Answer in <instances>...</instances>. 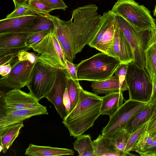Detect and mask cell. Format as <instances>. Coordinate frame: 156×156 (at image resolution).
<instances>
[{"label": "cell", "mask_w": 156, "mask_h": 156, "mask_svg": "<svg viewBox=\"0 0 156 156\" xmlns=\"http://www.w3.org/2000/svg\"><path fill=\"white\" fill-rule=\"evenodd\" d=\"M28 60L16 58L10 65L11 69L7 75L0 79V90L5 92L13 89H20L29 83L35 64Z\"/></svg>", "instance_id": "cell-8"}, {"label": "cell", "mask_w": 156, "mask_h": 156, "mask_svg": "<svg viewBox=\"0 0 156 156\" xmlns=\"http://www.w3.org/2000/svg\"><path fill=\"white\" fill-rule=\"evenodd\" d=\"M74 151L67 148L36 145L31 144L25 150V154L29 156H57L74 154Z\"/></svg>", "instance_id": "cell-20"}, {"label": "cell", "mask_w": 156, "mask_h": 156, "mask_svg": "<svg viewBox=\"0 0 156 156\" xmlns=\"http://www.w3.org/2000/svg\"><path fill=\"white\" fill-rule=\"evenodd\" d=\"M148 122L146 123L139 129L130 134L123 152V156L128 155L130 151H133L140 135L146 130Z\"/></svg>", "instance_id": "cell-30"}, {"label": "cell", "mask_w": 156, "mask_h": 156, "mask_svg": "<svg viewBox=\"0 0 156 156\" xmlns=\"http://www.w3.org/2000/svg\"><path fill=\"white\" fill-rule=\"evenodd\" d=\"M102 100V97L81 87L77 103L62 122L70 136L77 138L94 125L101 115Z\"/></svg>", "instance_id": "cell-2"}, {"label": "cell", "mask_w": 156, "mask_h": 156, "mask_svg": "<svg viewBox=\"0 0 156 156\" xmlns=\"http://www.w3.org/2000/svg\"><path fill=\"white\" fill-rule=\"evenodd\" d=\"M95 4L86 5L73 10L71 18L67 21L74 52H81L95 37L103 20L98 14Z\"/></svg>", "instance_id": "cell-1"}, {"label": "cell", "mask_w": 156, "mask_h": 156, "mask_svg": "<svg viewBox=\"0 0 156 156\" xmlns=\"http://www.w3.org/2000/svg\"><path fill=\"white\" fill-rule=\"evenodd\" d=\"M27 3L32 9L39 14H49L53 10L48 5L40 0H29Z\"/></svg>", "instance_id": "cell-33"}, {"label": "cell", "mask_w": 156, "mask_h": 156, "mask_svg": "<svg viewBox=\"0 0 156 156\" xmlns=\"http://www.w3.org/2000/svg\"><path fill=\"white\" fill-rule=\"evenodd\" d=\"M30 93L13 89L6 93L0 92V104L10 109L20 111L42 106Z\"/></svg>", "instance_id": "cell-12"}, {"label": "cell", "mask_w": 156, "mask_h": 156, "mask_svg": "<svg viewBox=\"0 0 156 156\" xmlns=\"http://www.w3.org/2000/svg\"><path fill=\"white\" fill-rule=\"evenodd\" d=\"M146 131L151 137L156 136V119L148 122Z\"/></svg>", "instance_id": "cell-42"}, {"label": "cell", "mask_w": 156, "mask_h": 156, "mask_svg": "<svg viewBox=\"0 0 156 156\" xmlns=\"http://www.w3.org/2000/svg\"><path fill=\"white\" fill-rule=\"evenodd\" d=\"M66 78V88L70 103L68 114L73 109L78 101L82 87L80 84L79 81Z\"/></svg>", "instance_id": "cell-28"}, {"label": "cell", "mask_w": 156, "mask_h": 156, "mask_svg": "<svg viewBox=\"0 0 156 156\" xmlns=\"http://www.w3.org/2000/svg\"><path fill=\"white\" fill-rule=\"evenodd\" d=\"M100 108L101 115L110 116L123 104L124 98L122 92H114L106 94L102 97Z\"/></svg>", "instance_id": "cell-22"}, {"label": "cell", "mask_w": 156, "mask_h": 156, "mask_svg": "<svg viewBox=\"0 0 156 156\" xmlns=\"http://www.w3.org/2000/svg\"><path fill=\"white\" fill-rule=\"evenodd\" d=\"M27 35V33L25 32L0 34V57L19 54L31 49L26 45Z\"/></svg>", "instance_id": "cell-15"}, {"label": "cell", "mask_w": 156, "mask_h": 156, "mask_svg": "<svg viewBox=\"0 0 156 156\" xmlns=\"http://www.w3.org/2000/svg\"><path fill=\"white\" fill-rule=\"evenodd\" d=\"M127 69V64L121 63L114 74L119 76L120 85L124 91L128 90L125 77Z\"/></svg>", "instance_id": "cell-36"}, {"label": "cell", "mask_w": 156, "mask_h": 156, "mask_svg": "<svg viewBox=\"0 0 156 156\" xmlns=\"http://www.w3.org/2000/svg\"><path fill=\"white\" fill-rule=\"evenodd\" d=\"M155 140L154 137H151L146 130L140 136L132 151H140L151 146Z\"/></svg>", "instance_id": "cell-32"}, {"label": "cell", "mask_w": 156, "mask_h": 156, "mask_svg": "<svg viewBox=\"0 0 156 156\" xmlns=\"http://www.w3.org/2000/svg\"><path fill=\"white\" fill-rule=\"evenodd\" d=\"M67 86V78L60 69H57L53 85L46 98L54 105L63 119L68 115L64 98Z\"/></svg>", "instance_id": "cell-13"}, {"label": "cell", "mask_w": 156, "mask_h": 156, "mask_svg": "<svg viewBox=\"0 0 156 156\" xmlns=\"http://www.w3.org/2000/svg\"><path fill=\"white\" fill-rule=\"evenodd\" d=\"M121 63L105 53H97L76 64L78 80L94 82L108 79L113 76Z\"/></svg>", "instance_id": "cell-3"}, {"label": "cell", "mask_w": 156, "mask_h": 156, "mask_svg": "<svg viewBox=\"0 0 156 156\" xmlns=\"http://www.w3.org/2000/svg\"><path fill=\"white\" fill-rule=\"evenodd\" d=\"M11 69V67L10 64L5 65L4 70L0 73L1 76L3 77L7 75L10 72Z\"/></svg>", "instance_id": "cell-46"}, {"label": "cell", "mask_w": 156, "mask_h": 156, "mask_svg": "<svg viewBox=\"0 0 156 156\" xmlns=\"http://www.w3.org/2000/svg\"><path fill=\"white\" fill-rule=\"evenodd\" d=\"M54 29L52 21L46 14L40 15L35 18L33 23L22 32L27 33L51 30Z\"/></svg>", "instance_id": "cell-25"}, {"label": "cell", "mask_w": 156, "mask_h": 156, "mask_svg": "<svg viewBox=\"0 0 156 156\" xmlns=\"http://www.w3.org/2000/svg\"><path fill=\"white\" fill-rule=\"evenodd\" d=\"M32 48L38 53L37 56L38 62L60 69L63 72L66 70V59L54 29L32 46Z\"/></svg>", "instance_id": "cell-6"}, {"label": "cell", "mask_w": 156, "mask_h": 156, "mask_svg": "<svg viewBox=\"0 0 156 156\" xmlns=\"http://www.w3.org/2000/svg\"><path fill=\"white\" fill-rule=\"evenodd\" d=\"M150 104L152 110V115L148 122L152 121L156 119V99Z\"/></svg>", "instance_id": "cell-44"}, {"label": "cell", "mask_w": 156, "mask_h": 156, "mask_svg": "<svg viewBox=\"0 0 156 156\" xmlns=\"http://www.w3.org/2000/svg\"><path fill=\"white\" fill-rule=\"evenodd\" d=\"M94 156H123L122 152L108 137L100 135L92 141Z\"/></svg>", "instance_id": "cell-18"}, {"label": "cell", "mask_w": 156, "mask_h": 156, "mask_svg": "<svg viewBox=\"0 0 156 156\" xmlns=\"http://www.w3.org/2000/svg\"><path fill=\"white\" fill-rule=\"evenodd\" d=\"M91 87L94 92L106 94L124 91L120 85L119 76L116 75L104 80L94 81Z\"/></svg>", "instance_id": "cell-21"}, {"label": "cell", "mask_w": 156, "mask_h": 156, "mask_svg": "<svg viewBox=\"0 0 156 156\" xmlns=\"http://www.w3.org/2000/svg\"><path fill=\"white\" fill-rule=\"evenodd\" d=\"M52 21L54 31L66 58L73 62L76 58L71 40L67 21H64L58 17L46 14Z\"/></svg>", "instance_id": "cell-14"}, {"label": "cell", "mask_w": 156, "mask_h": 156, "mask_svg": "<svg viewBox=\"0 0 156 156\" xmlns=\"http://www.w3.org/2000/svg\"><path fill=\"white\" fill-rule=\"evenodd\" d=\"M37 56V55L34 53L25 51L20 53L18 55L17 58L19 61L28 60L34 64L38 62Z\"/></svg>", "instance_id": "cell-38"}, {"label": "cell", "mask_w": 156, "mask_h": 156, "mask_svg": "<svg viewBox=\"0 0 156 156\" xmlns=\"http://www.w3.org/2000/svg\"><path fill=\"white\" fill-rule=\"evenodd\" d=\"M18 111L23 120L34 116L48 114L46 107L43 105L41 107L27 108Z\"/></svg>", "instance_id": "cell-31"}, {"label": "cell", "mask_w": 156, "mask_h": 156, "mask_svg": "<svg viewBox=\"0 0 156 156\" xmlns=\"http://www.w3.org/2000/svg\"><path fill=\"white\" fill-rule=\"evenodd\" d=\"M23 121L18 111L0 104V128Z\"/></svg>", "instance_id": "cell-27"}, {"label": "cell", "mask_w": 156, "mask_h": 156, "mask_svg": "<svg viewBox=\"0 0 156 156\" xmlns=\"http://www.w3.org/2000/svg\"><path fill=\"white\" fill-rule=\"evenodd\" d=\"M57 69L38 62L33 69L27 85L29 93L39 101L46 98L54 83Z\"/></svg>", "instance_id": "cell-7"}, {"label": "cell", "mask_w": 156, "mask_h": 156, "mask_svg": "<svg viewBox=\"0 0 156 156\" xmlns=\"http://www.w3.org/2000/svg\"><path fill=\"white\" fill-rule=\"evenodd\" d=\"M113 49L114 57L121 63L128 64L135 61L133 49L118 23L114 36Z\"/></svg>", "instance_id": "cell-16"}, {"label": "cell", "mask_w": 156, "mask_h": 156, "mask_svg": "<svg viewBox=\"0 0 156 156\" xmlns=\"http://www.w3.org/2000/svg\"><path fill=\"white\" fill-rule=\"evenodd\" d=\"M102 15L103 20L101 26L95 37L88 45L114 57L113 47L118 22L115 15L111 10L104 12Z\"/></svg>", "instance_id": "cell-9"}, {"label": "cell", "mask_w": 156, "mask_h": 156, "mask_svg": "<svg viewBox=\"0 0 156 156\" xmlns=\"http://www.w3.org/2000/svg\"><path fill=\"white\" fill-rule=\"evenodd\" d=\"M66 70L63 72L66 76L73 80L79 81L77 76L78 68L76 65L74 64L66 59Z\"/></svg>", "instance_id": "cell-37"}, {"label": "cell", "mask_w": 156, "mask_h": 156, "mask_svg": "<svg viewBox=\"0 0 156 156\" xmlns=\"http://www.w3.org/2000/svg\"><path fill=\"white\" fill-rule=\"evenodd\" d=\"M154 137V140L151 146L142 150L135 151L142 156H156V136Z\"/></svg>", "instance_id": "cell-40"}, {"label": "cell", "mask_w": 156, "mask_h": 156, "mask_svg": "<svg viewBox=\"0 0 156 156\" xmlns=\"http://www.w3.org/2000/svg\"><path fill=\"white\" fill-rule=\"evenodd\" d=\"M115 15L119 24L133 49L135 61L141 66L145 68V51L147 47L151 30L137 32L124 18Z\"/></svg>", "instance_id": "cell-10"}, {"label": "cell", "mask_w": 156, "mask_h": 156, "mask_svg": "<svg viewBox=\"0 0 156 156\" xmlns=\"http://www.w3.org/2000/svg\"><path fill=\"white\" fill-rule=\"evenodd\" d=\"M74 149L79 156H94V149L89 135H81L73 143Z\"/></svg>", "instance_id": "cell-26"}, {"label": "cell", "mask_w": 156, "mask_h": 156, "mask_svg": "<svg viewBox=\"0 0 156 156\" xmlns=\"http://www.w3.org/2000/svg\"><path fill=\"white\" fill-rule=\"evenodd\" d=\"M156 43V26L151 30L150 34L147 44V47Z\"/></svg>", "instance_id": "cell-43"}, {"label": "cell", "mask_w": 156, "mask_h": 156, "mask_svg": "<svg viewBox=\"0 0 156 156\" xmlns=\"http://www.w3.org/2000/svg\"><path fill=\"white\" fill-rule=\"evenodd\" d=\"M151 115V105L149 103L145 108L132 117L124 127L129 133H131L148 122Z\"/></svg>", "instance_id": "cell-23"}, {"label": "cell", "mask_w": 156, "mask_h": 156, "mask_svg": "<svg viewBox=\"0 0 156 156\" xmlns=\"http://www.w3.org/2000/svg\"><path fill=\"white\" fill-rule=\"evenodd\" d=\"M37 16L29 15L1 20L0 34L22 32L33 23Z\"/></svg>", "instance_id": "cell-17"}, {"label": "cell", "mask_w": 156, "mask_h": 156, "mask_svg": "<svg viewBox=\"0 0 156 156\" xmlns=\"http://www.w3.org/2000/svg\"><path fill=\"white\" fill-rule=\"evenodd\" d=\"M156 99V83L153 86L152 94L149 103L151 104Z\"/></svg>", "instance_id": "cell-47"}, {"label": "cell", "mask_w": 156, "mask_h": 156, "mask_svg": "<svg viewBox=\"0 0 156 156\" xmlns=\"http://www.w3.org/2000/svg\"><path fill=\"white\" fill-rule=\"evenodd\" d=\"M111 11L124 18L137 32L151 30L156 26L150 11L134 0H118Z\"/></svg>", "instance_id": "cell-4"}, {"label": "cell", "mask_w": 156, "mask_h": 156, "mask_svg": "<svg viewBox=\"0 0 156 156\" xmlns=\"http://www.w3.org/2000/svg\"><path fill=\"white\" fill-rule=\"evenodd\" d=\"M19 54H9L0 57V66L10 64Z\"/></svg>", "instance_id": "cell-41"}, {"label": "cell", "mask_w": 156, "mask_h": 156, "mask_svg": "<svg viewBox=\"0 0 156 156\" xmlns=\"http://www.w3.org/2000/svg\"><path fill=\"white\" fill-rule=\"evenodd\" d=\"M52 30L28 33L26 39L27 46L32 48V46L38 43Z\"/></svg>", "instance_id": "cell-35"}, {"label": "cell", "mask_w": 156, "mask_h": 156, "mask_svg": "<svg viewBox=\"0 0 156 156\" xmlns=\"http://www.w3.org/2000/svg\"><path fill=\"white\" fill-rule=\"evenodd\" d=\"M124 127L117 129L108 137L123 153L130 135Z\"/></svg>", "instance_id": "cell-29"}, {"label": "cell", "mask_w": 156, "mask_h": 156, "mask_svg": "<svg viewBox=\"0 0 156 156\" xmlns=\"http://www.w3.org/2000/svg\"><path fill=\"white\" fill-rule=\"evenodd\" d=\"M15 5V9L27 4L29 0H13Z\"/></svg>", "instance_id": "cell-45"}, {"label": "cell", "mask_w": 156, "mask_h": 156, "mask_svg": "<svg viewBox=\"0 0 156 156\" xmlns=\"http://www.w3.org/2000/svg\"><path fill=\"white\" fill-rule=\"evenodd\" d=\"M145 55V68L150 76L153 86L156 83V43L147 48Z\"/></svg>", "instance_id": "cell-24"}, {"label": "cell", "mask_w": 156, "mask_h": 156, "mask_svg": "<svg viewBox=\"0 0 156 156\" xmlns=\"http://www.w3.org/2000/svg\"><path fill=\"white\" fill-rule=\"evenodd\" d=\"M153 15L154 16L156 17V5L155 7V9L153 12Z\"/></svg>", "instance_id": "cell-48"}, {"label": "cell", "mask_w": 156, "mask_h": 156, "mask_svg": "<svg viewBox=\"0 0 156 156\" xmlns=\"http://www.w3.org/2000/svg\"><path fill=\"white\" fill-rule=\"evenodd\" d=\"M149 103L129 99L125 101L117 111L109 117L108 124L101 131V134L109 137L117 129L124 127L132 117Z\"/></svg>", "instance_id": "cell-11"}, {"label": "cell", "mask_w": 156, "mask_h": 156, "mask_svg": "<svg viewBox=\"0 0 156 156\" xmlns=\"http://www.w3.org/2000/svg\"><path fill=\"white\" fill-rule=\"evenodd\" d=\"M24 126L22 121L0 128V152H7Z\"/></svg>", "instance_id": "cell-19"}, {"label": "cell", "mask_w": 156, "mask_h": 156, "mask_svg": "<svg viewBox=\"0 0 156 156\" xmlns=\"http://www.w3.org/2000/svg\"><path fill=\"white\" fill-rule=\"evenodd\" d=\"M129 94V99L149 103L151 98L153 85L145 68L135 61L127 64L125 77Z\"/></svg>", "instance_id": "cell-5"}, {"label": "cell", "mask_w": 156, "mask_h": 156, "mask_svg": "<svg viewBox=\"0 0 156 156\" xmlns=\"http://www.w3.org/2000/svg\"><path fill=\"white\" fill-rule=\"evenodd\" d=\"M50 6L53 9H62L66 10L68 8L63 0H40Z\"/></svg>", "instance_id": "cell-39"}, {"label": "cell", "mask_w": 156, "mask_h": 156, "mask_svg": "<svg viewBox=\"0 0 156 156\" xmlns=\"http://www.w3.org/2000/svg\"><path fill=\"white\" fill-rule=\"evenodd\" d=\"M42 14L37 13L32 9L27 3L14 9L12 12L6 16L5 18L9 19L29 15L38 16Z\"/></svg>", "instance_id": "cell-34"}, {"label": "cell", "mask_w": 156, "mask_h": 156, "mask_svg": "<svg viewBox=\"0 0 156 156\" xmlns=\"http://www.w3.org/2000/svg\"><path fill=\"white\" fill-rule=\"evenodd\" d=\"M155 24H156V19H155Z\"/></svg>", "instance_id": "cell-49"}]
</instances>
